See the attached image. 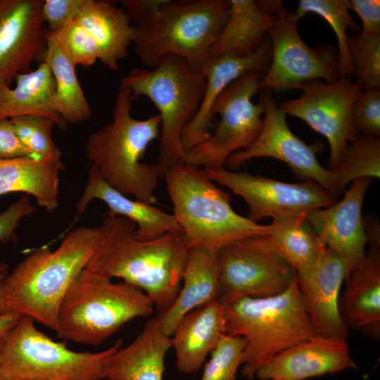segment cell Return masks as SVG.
I'll list each match as a JSON object with an SVG mask.
<instances>
[{"mask_svg": "<svg viewBox=\"0 0 380 380\" xmlns=\"http://www.w3.org/2000/svg\"><path fill=\"white\" fill-rule=\"evenodd\" d=\"M370 182L369 178L354 180L341 201L306 215L308 222L321 241L342 260L346 280L367 253L368 239L362 208Z\"/></svg>", "mask_w": 380, "mask_h": 380, "instance_id": "cell-17", "label": "cell"}, {"mask_svg": "<svg viewBox=\"0 0 380 380\" xmlns=\"http://www.w3.org/2000/svg\"><path fill=\"white\" fill-rule=\"evenodd\" d=\"M264 72L247 73L227 86L215 101L211 114L220 115L215 132L185 153L182 163L203 169L222 167L232 153L248 148L263 126L265 104L252 98L260 91Z\"/></svg>", "mask_w": 380, "mask_h": 380, "instance_id": "cell-10", "label": "cell"}, {"mask_svg": "<svg viewBox=\"0 0 380 380\" xmlns=\"http://www.w3.org/2000/svg\"><path fill=\"white\" fill-rule=\"evenodd\" d=\"M53 34L75 66L87 68L99 59V49L95 39L76 20L68 23Z\"/></svg>", "mask_w": 380, "mask_h": 380, "instance_id": "cell-37", "label": "cell"}, {"mask_svg": "<svg viewBox=\"0 0 380 380\" xmlns=\"http://www.w3.org/2000/svg\"><path fill=\"white\" fill-rule=\"evenodd\" d=\"M42 0H0V83L11 86L15 77L44 59L46 32Z\"/></svg>", "mask_w": 380, "mask_h": 380, "instance_id": "cell-16", "label": "cell"}, {"mask_svg": "<svg viewBox=\"0 0 380 380\" xmlns=\"http://www.w3.org/2000/svg\"><path fill=\"white\" fill-rule=\"evenodd\" d=\"M1 160H3V159H0V161H1Z\"/></svg>", "mask_w": 380, "mask_h": 380, "instance_id": "cell-49", "label": "cell"}, {"mask_svg": "<svg viewBox=\"0 0 380 380\" xmlns=\"http://www.w3.org/2000/svg\"><path fill=\"white\" fill-rule=\"evenodd\" d=\"M20 142L32 157L61 160L62 153L53 142V120L37 115H22L10 119Z\"/></svg>", "mask_w": 380, "mask_h": 380, "instance_id": "cell-35", "label": "cell"}, {"mask_svg": "<svg viewBox=\"0 0 380 380\" xmlns=\"http://www.w3.org/2000/svg\"><path fill=\"white\" fill-rule=\"evenodd\" d=\"M132 102L129 89L120 85L112 121L89 136L85 151L111 187L151 205L156 202L154 191L161 172L157 164L141 160L148 145L160 135V118H134Z\"/></svg>", "mask_w": 380, "mask_h": 380, "instance_id": "cell-3", "label": "cell"}, {"mask_svg": "<svg viewBox=\"0 0 380 380\" xmlns=\"http://www.w3.org/2000/svg\"><path fill=\"white\" fill-rule=\"evenodd\" d=\"M223 305L216 300L182 316L171 336L176 364L185 374L198 372L225 334Z\"/></svg>", "mask_w": 380, "mask_h": 380, "instance_id": "cell-23", "label": "cell"}, {"mask_svg": "<svg viewBox=\"0 0 380 380\" xmlns=\"http://www.w3.org/2000/svg\"><path fill=\"white\" fill-rule=\"evenodd\" d=\"M330 170L339 196L355 179L379 178L380 139L356 134L344 148L336 167Z\"/></svg>", "mask_w": 380, "mask_h": 380, "instance_id": "cell-33", "label": "cell"}, {"mask_svg": "<svg viewBox=\"0 0 380 380\" xmlns=\"http://www.w3.org/2000/svg\"><path fill=\"white\" fill-rule=\"evenodd\" d=\"M170 0H122L120 8L127 14L133 27H147L156 21L162 8Z\"/></svg>", "mask_w": 380, "mask_h": 380, "instance_id": "cell-41", "label": "cell"}, {"mask_svg": "<svg viewBox=\"0 0 380 380\" xmlns=\"http://www.w3.org/2000/svg\"><path fill=\"white\" fill-rule=\"evenodd\" d=\"M103 380H105V379H103Z\"/></svg>", "mask_w": 380, "mask_h": 380, "instance_id": "cell-51", "label": "cell"}, {"mask_svg": "<svg viewBox=\"0 0 380 380\" xmlns=\"http://www.w3.org/2000/svg\"><path fill=\"white\" fill-rule=\"evenodd\" d=\"M338 299L340 315L348 328L380 337V245L370 244L364 259L350 272Z\"/></svg>", "mask_w": 380, "mask_h": 380, "instance_id": "cell-21", "label": "cell"}, {"mask_svg": "<svg viewBox=\"0 0 380 380\" xmlns=\"http://www.w3.org/2000/svg\"><path fill=\"white\" fill-rule=\"evenodd\" d=\"M356 367L346 338L314 336L277 355L255 376L260 380H309Z\"/></svg>", "mask_w": 380, "mask_h": 380, "instance_id": "cell-19", "label": "cell"}, {"mask_svg": "<svg viewBox=\"0 0 380 380\" xmlns=\"http://www.w3.org/2000/svg\"><path fill=\"white\" fill-rule=\"evenodd\" d=\"M227 23L213 44L209 57L226 53L247 56L268 37L275 16L265 13L254 0H229Z\"/></svg>", "mask_w": 380, "mask_h": 380, "instance_id": "cell-29", "label": "cell"}, {"mask_svg": "<svg viewBox=\"0 0 380 380\" xmlns=\"http://www.w3.org/2000/svg\"><path fill=\"white\" fill-rule=\"evenodd\" d=\"M15 80L14 88L0 83V119L37 115L53 120L60 128L66 127L55 107L56 84L45 61L34 70L18 75Z\"/></svg>", "mask_w": 380, "mask_h": 380, "instance_id": "cell-27", "label": "cell"}, {"mask_svg": "<svg viewBox=\"0 0 380 380\" xmlns=\"http://www.w3.org/2000/svg\"><path fill=\"white\" fill-rule=\"evenodd\" d=\"M76 20L85 27L99 49V61L116 71L120 61L129 55L134 29L127 14L114 3L87 0Z\"/></svg>", "mask_w": 380, "mask_h": 380, "instance_id": "cell-26", "label": "cell"}, {"mask_svg": "<svg viewBox=\"0 0 380 380\" xmlns=\"http://www.w3.org/2000/svg\"><path fill=\"white\" fill-rule=\"evenodd\" d=\"M23 315L4 338L0 350V379L103 380L109 357L121 348L118 340L106 350L76 352L38 330Z\"/></svg>", "mask_w": 380, "mask_h": 380, "instance_id": "cell-9", "label": "cell"}, {"mask_svg": "<svg viewBox=\"0 0 380 380\" xmlns=\"http://www.w3.org/2000/svg\"><path fill=\"white\" fill-rule=\"evenodd\" d=\"M163 175L173 215L191 247L219 251L240 239L268 234V224L232 209L231 195L214 184L204 170L179 163Z\"/></svg>", "mask_w": 380, "mask_h": 380, "instance_id": "cell-4", "label": "cell"}, {"mask_svg": "<svg viewBox=\"0 0 380 380\" xmlns=\"http://www.w3.org/2000/svg\"><path fill=\"white\" fill-rule=\"evenodd\" d=\"M0 380H33V379H3Z\"/></svg>", "mask_w": 380, "mask_h": 380, "instance_id": "cell-47", "label": "cell"}, {"mask_svg": "<svg viewBox=\"0 0 380 380\" xmlns=\"http://www.w3.org/2000/svg\"><path fill=\"white\" fill-rule=\"evenodd\" d=\"M296 277L304 310L315 335L346 339L348 328L338 310L346 269L338 255L326 246L317 262Z\"/></svg>", "mask_w": 380, "mask_h": 380, "instance_id": "cell-18", "label": "cell"}, {"mask_svg": "<svg viewBox=\"0 0 380 380\" xmlns=\"http://www.w3.org/2000/svg\"><path fill=\"white\" fill-rule=\"evenodd\" d=\"M274 16L268 33L270 63L260 82V91L281 94L299 89L307 81L322 79L334 82L340 79L336 48L327 44L309 47L299 34L298 20L284 6Z\"/></svg>", "mask_w": 380, "mask_h": 380, "instance_id": "cell-12", "label": "cell"}, {"mask_svg": "<svg viewBox=\"0 0 380 380\" xmlns=\"http://www.w3.org/2000/svg\"><path fill=\"white\" fill-rule=\"evenodd\" d=\"M229 6V0H170L151 26L133 27L136 55L151 69L165 56L177 55L201 72L227 23Z\"/></svg>", "mask_w": 380, "mask_h": 380, "instance_id": "cell-8", "label": "cell"}, {"mask_svg": "<svg viewBox=\"0 0 380 380\" xmlns=\"http://www.w3.org/2000/svg\"><path fill=\"white\" fill-rule=\"evenodd\" d=\"M87 0H44L42 16L47 31L56 32L76 20Z\"/></svg>", "mask_w": 380, "mask_h": 380, "instance_id": "cell-39", "label": "cell"}, {"mask_svg": "<svg viewBox=\"0 0 380 380\" xmlns=\"http://www.w3.org/2000/svg\"><path fill=\"white\" fill-rule=\"evenodd\" d=\"M222 305L239 299L265 298L285 291L296 272L267 235L247 237L217 251Z\"/></svg>", "mask_w": 380, "mask_h": 380, "instance_id": "cell-11", "label": "cell"}, {"mask_svg": "<svg viewBox=\"0 0 380 380\" xmlns=\"http://www.w3.org/2000/svg\"><path fill=\"white\" fill-rule=\"evenodd\" d=\"M23 315L16 312H10L0 315V337L4 338Z\"/></svg>", "mask_w": 380, "mask_h": 380, "instance_id": "cell-44", "label": "cell"}, {"mask_svg": "<svg viewBox=\"0 0 380 380\" xmlns=\"http://www.w3.org/2000/svg\"><path fill=\"white\" fill-rule=\"evenodd\" d=\"M271 51L268 36L262 45L249 55L226 53L209 57L201 70L206 86L201 107L182 133V144L185 153L210 138L209 129L213 118L211 110L220 94L232 82L247 73H265L270 63Z\"/></svg>", "mask_w": 380, "mask_h": 380, "instance_id": "cell-20", "label": "cell"}, {"mask_svg": "<svg viewBox=\"0 0 380 380\" xmlns=\"http://www.w3.org/2000/svg\"><path fill=\"white\" fill-rule=\"evenodd\" d=\"M349 11L347 0H300L293 15L299 20L308 13H315L330 25L337 39L340 78L352 80L353 69L348 48L347 30L357 33L359 25Z\"/></svg>", "mask_w": 380, "mask_h": 380, "instance_id": "cell-32", "label": "cell"}, {"mask_svg": "<svg viewBox=\"0 0 380 380\" xmlns=\"http://www.w3.org/2000/svg\"><path fill=\"white\" fill-rule=\"evenodd\" d=\"M267 236L296 274L312 267L326 248L305 215L273 220L268 224Z\"/></svg>", "mask_w": 380, "mask_h": 380, "instance_id": "cell-31", "label": "cell"}, {"mask_svg": "<svg viewBox=\"0 0 380 380\" xmlns=\"http://www.w3.org/2000/svg\"><path fill=\"white\" fill-rule=\"evenodd\" d=\"M171 348V336L164 332L158 316L151 318L129 346L109 357L103 379L163 380L165 357Z\"/></svg>", "mask_w": 380, "mask_h": 380, "instance_id": "cell-24", "label": "cell"}, {"mask_svg": "<svg viewBox=\"0 0 380 380\" xmlns=\"http://www.w3.org/2000/svg\"><path fill=\"white\" fill-rule=\"evenodd\" d=\"M43 61L49 65L55 81V107L63 120L78 123L89 119L91 109L80 84L76 66L56 35L49 31Z\"/></svg>", "mask_w": 380, "mask_h": 380, "instance_id": "cell-30", "label": "cell"}, {"mask_svg": "<svg viewBox=\"0 0 380 380\" xmlns=\"http://www.w3.org/2000/svg\"><path fill=\"white\" fill-rule=\"evenodd\" d=\"M136 229L126 217L105 214L100 243L84 269L141 289L162 314L178 296L191 246L182 230L140 241Z\"/></svg>", "mask_w": 380, "mask_h": 380, "instance_id": "cell-1", "label": "cell"}, {"mask_svg": "<svg viewBox=\"0 0 380 380\" xmlns=\"http://www.w3.org/2000/svg\"><path fill=\"white\" fill-rule=\"evenodd\" d=\"M154 310L141 289L83 269L61 302L56 332L63 339L98 345L127 322Z\"/></svg>", "mask_w": 380, "mask_h": 380, "instance_id": "cell-6", "label": "cell"}, {"mask_svg": "<svg viewBox=\"0 0 380 380\" xmlns=\"http://www.w3.org/2000/svg\"><path fill=\"white\" fill-rule=\"evenodd\" d=\"M203 170L212 181L228 187L244 200L248 205V218L255 222L265 217L273 220L289 216H306L338 200L322 186L310 180L288 183L247 172L229 171L224 167Z\"/></svg>", "mask_w": 380, "mask_h": 380, "instance_id": "cell-13", "label": "cell"}, {"mask_svg": "<svg viewBox=\"0 0 380 380\" xmlns=\"http://www.w3.org/2000/svg\"><path fill=\"white\" fill-rule=\"evenodd\" d=\"M223 307L225 334L246 341L241 373L248 379L281 352L316 336L304 310L296 277L281 293L246 297Z\"/></svg>", "mask_w": 380, "mask_h": 380, "instance_id": "cell-5", "label": "cell"}, {"mask_svg": "<svg viewBox=\"0 0 380 380\" xmlns=\"http://www.w3.org/2000/svg\"><path fill=\"white\" fill-rule=\"evenodd\" d=\"M260 97L265 110L260 134L248 148L229 156L226 163L238 166L255 158H273L287 164L298 177L317 183L338 198L331 171L322 167L317 158L323 149L322 143L308 144L295 135L271 92L261 91Z\"/></svg>", "mask_w": 380, "mask_h": 380, "instance_id": "cell-15", "label": "cell"}, {"mask_svg": "<svg viewBox=\"0 0 380 380\" xmlns=\"http://www.w3.org/2000/svg\"><path fill=\"white\" fill-rule=\"evenodd\" d=\"M61 160L25 156L0 161V196L12 192L33 196L51 213L58 206Z\"/></svg>", "mask_w": 380, "mask_h": 380, "instance_id": "cell-28", "label": "cell"}, {"mask_svg": "<svg viewBox=\"0 0 380 380\" xmlns=\"http://www.w3.org/2000/svg\"><path fill=\"white\" fill-rule=\"evenodd\" d=\"M217 251L191 247L178 296L167 310L158 315L164 332L169 336L185 314L219 300L221 281Z\"/></svg>", "mask_w": 380, "mask_h": 380, "instance_id": "cell-25", "label": "cell"}, {"mask_svg": "<svg viewBox=\"0 0 380 380\" xmlns=\"http://www.w3.org/2000/svg\"><path fill=\"white\" fill-rule=\"evenodd\" d=\"M100 240L99 227L82 226L68 234L53 251L43 246L31 253L5 279L8 310L56 331L61 302Z\"/></svg>", "mask_w": 380, "mask_h": 380, "instance_id": "cell-2", "label": "cell"}, {"mask_svg": "<svg viewBox=\"0 0 380 380\" xmlns=\"http://www.w3.org/2000/svg\"><path fill=\"white\" fill-rule=\"evenodd\" d=\"M259 8L265 13L274 15L283 6L282 1H256Z\"/></svg>", "mask_w": 380, "mask_h": 380, "instance_id": "cell-46", "label": "cell"}, {"mask_svg": "<svg viewBox=\"0 0 380 380\" xmlns=\"http://www.w3.org/2000/svg\"><path fill=\"white\" fill-rule=\"evenodd\" d=\"M272 380H274V379H272Z\"/></svg>", "mask_w": 380, "mask_h": 380, "instance_id": "cell-50", "label": "cell"}, {"mask_svg": "<svg viewBox=\"0 0 380 380\" xmlns=\"http://www.w3.org/2000/svg\"><path fill=\"white\" fill-rule=\"evenodd\" d=\"M352 122L357 134L380 137V89H362L352 109Z\"/></svg>", "mask_w": 380, "mask_h": 380, "instance_id": "cell-38", "label": "cell"}, {"mask_svg": "<svg viewBox=\"0 0 380 380\" xmlns=\"http://www.w3.org/2000/svg\"><path fill=\"white\" fill-rule=\"evenodd\" d=\"M31 156L18 137L10 119H0V159Z\"/></svg>", "mask_w": 380, "mask_h": 380, "instance_id": "cell-43", "label": "cell"}, {"mask_svg": "<svg viewBox=\"0 0 380 380\" xmlns=\"http://www.w3.org/2000/svg\"><path fill=\"white\" fill-rule=\"evenodd\" d=\"M3 343H4V338L0 337V350L2 347Z\"/></svg>", "mask_w": 380, "mask_h": 380, "instance_id": "cell-48", "label": "cell"}, {"mask_svg": "<svg viewBox=\"0 0 380 380\" xmlns=\"http://www.w3.org/2000/svg\"><path fill=\"white\" fill-rule=\"evenodd\" d=\"M8 274L7 265L0 262V315L11 312L7 307L4 289V281Z\"/></svg>", "mask_w": 380, "mask_h": 380, "instance_id": "cell-45", "label": "cell"}, {"mask_svg": "<svg viewBox=\"0 0 380 380\" xmlns=\"http://www.w3.org/2000/svg\"><path fill=\"white\" fill-rule=\"evenodd\" d=\"M303 94L279 104L286 113L305 122L323 135L330 146L329 170L339 163L346 145L357 134L353 125L352 109L362 89L354 81L340 78L334 82L313 80L303 82Z\"/></svg>", "mask_w": 380, "mask_h": 380, "instance_id": "cell-14", "label": "cell"}, {"mask_svg": "<svg viewBox=\"0 0 380 380\" xmlns=\"http://www.w3.org/2000/svg\"><path fill=\"white\" fill-rule=\"evenodd\" d=\"M120 85L129 89L132 101L140 96L147 97L159 111L161 132L156 164L164 175L182 162L185 155L182 133L199 110L205 78L183 58L167 54L151 70L131 69L120 80Z\"/></svg>", "mask_w": 380, "mask_h": 380, "instance_id": "cell-7", "label": "cell"}, {"mask_svg": "<svg viewBox=\"0 0 380 380\" xmlns=\"http://www.w3.org/2000/svg\"><path fill=\"white\" fill-rule=\"evenodd\" d=\"M348 48L354 82L362 89H380V34H351Z\"/></svg>", "mask_w": 380, "mask_h": 380, "instance_id": "cell-34", "label": "cell"}, {"mask_svg": "<svg viewBox=\"0 0 380 380\" xmlns=\"http://www.w3.org/2000/svg\"><path fill=\"white\" fill-rule=\"evenodd\" d=\"M35 210L25 194L17 201L0 213V242H14L17 241L16 229L20 221L30 215Z\"/></svg>", "mask_w": 380, "mask_h": 380, "instance_id": "cell-40", "label": "cell"}, {"mask_svg": "<svg viewBox=\"0 0 380 380\" xmlns=\"http://www.w3.org/2000/svg\"><path fill=\"white\" fill-rule=\"evenodd\" d=\"M245 346L243 338L224 334L210 353L199 380H236Z\"/></svg>", "mask_w": 380, "mask_h": 380, "instance_id": "cell-36", "label": "cell"}, {"mask_svg": "<svg viewBox=\"0 0 380 380\" xmlns=\"http://www.w3.org/2000/svg\"><path fill=\"white\" fill-rule=\"evenodd\" d=\"M349 10L362 20V32L380 34V1L347 0Z\"/></svg>", "mask_w": 380, "mask_h": 380, "instance_id": "cell-42", "label": "cell"}, {"mask_svg": "<svg viewBox=\"0 0 380 380\" xmlns=\"http://www.w3.org/2000/svg\"><path fill=\"white\" fill-rule=\"evenodd\" d=\"M88 172L84 191L75 205L77 216L85 211L93 199H99L109 208L106 215H119L132 220L137 226L134 236L140 241H149L170 232L182 230L173 215L145 202L130 199L111 187L101 177L95 165L91 164Z\"/></svg>", "mask_w": 380, "mask_h": 380, "instance_id": "cell-22", "label": "cell"}]
</instances>
